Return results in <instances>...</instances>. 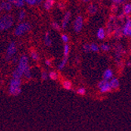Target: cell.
<instances>
[{
	"instance_id": "3957f363",
	"label": "cell",
	"mask_w": 131,
	"mask_h": 131,
	"mask_svg": "<svg viewBox=\"0 0 131 131\" xmlns=\"http://www.w3.org/2000/svg\"><path fill=\"white\" fill-rule=\"evenodd\" d=\"M13 24V19L10 15H5L0 18V31L8 30Z\"/></svg>"
},
{
	"instance_id": "d4e9b609",
	"label": "cell",
	"mask_w": 131,
	"mask_h": 131,
	"mask_svg": "<svg viewBox=\"0 0 131 131\" xmlns=\"http://www.w3.org/2000/svg\"><path fill=\"white\" fill-rule=\"evenodd\" d=\"M114 35L115 37H116L117 38H119L122 36V29L120 27L116 28L114 30Z\"/></svg>"
},
{
	"instance_id": "2e32d148",
	"label": "cell",
	"mask_w": 131,
	"mask_h": 131,
	"mask_svg": "<svg viewBox=\"0 0 131 131\" xmlns=\"http://www.w3.org/2000/svg\"><path fill=\"white\" fill-rule=\"evenodd\" d=\"M105 35H106L105 31H104V30L103 28H99V29H98V30L97 32V37L98 39H99V40H103L105 38Z\"/></svg>"
},
{
	"instance_id": "d590c367",
	"label": "cell",
	"mask_w": 131,
	"mask_h": 131,
	"mask_svg": "<svg viewBox=\"0 0 131 131\" xmlns=\"http://www.w3.org/2000/svg\"><path fill=\"white\" fill-rule=\"evenodd\" d=\"M123 1H124V0H113V3H116V4H120V3H122Z\"/></svg>"
},
{
	"instance_id": "ac0fdd59",
	"label": "cell",
	"mask_w": 131,
	"mask_h": 131,
	"mask_svg": "<svg viewBox=\"0 0 131 131\" xmlns=\"http://www.w3.org/2000/svg\"><path fill=\"white\" fill-rule=\"evenodd\" d=\"M44 43L46 46H50L52 45V40L50 38V35H49V33H46L45 35V38H44Z\"/></svg>"
},
{
	"instance_id": "603a6c76",
	"label": "cell",
	"mask_w": 131,
	"mask_h": 131,
	"mask_svg": "<svg viewBox=\"0 0 131 131\" xmlns=\"http://www.w3.org/2000/svg\"><path fill=\"white\" fill-rule=\"evenodd\" d=\"M23 76H24L26 79H28V80H29V79L31 78V70H30V67H29L24 70Z\"/></svg>"
},
{
	"instance_id": "7a4b0ae2",
	"label": "cell",
	"mask_w": 131,
	"mask_h": 131,
	"mask_svg": "<svg viewBox=\"0 0 131 131\" xmlns=\"http://www.w3.org/2000/svg\"><path fill=\"white\" fill-rule=\"evenodd\" d=\"M8 92L12 96H18L21 94V78L12 77L10 82Z\"/></svg>"
},
{
	"instance_id": "d6986e66",
	"label": "cell",
	"mask_w": 131,
	"mask_h": 131,
	"mask_svg": "<svg viewBox=\"0 0 131 131\" xmlns=\"http://www.w3.org/2000/svg\"><path fill=\"white\" fill-rule=\"evenodd\" d=\"M70 54V45L68 44H65L64 46V57H68Z\"/></svg>"
},
{
	"instance_id": "8d00e7d4",
	"label": "cell",
	"mask_w": 131,
	"mask_h": 131,
	"mask_svg": "<svg viewBox=\"0 0 131 131\" xmlns=\"http://www.w3.org/2000/svg\"><path fill=\"white\" fill-rule=\"evenodd\" d=\"M42 0H36V4L39 5V4L42 3Z\"/></svg>"
},
{
	"instance_id": "4dcf8cb0",
	"label": "cell",
	"mask_w": 131,
	"mask_h": 131,
	"mask_svg": "<svg viewBox=\"0 0 131 131\" xmlns=\"http://www.w3.org/2000/svg\"><path fill=\"white\" fill-rule=\"evenodd\" d=\"M51 25H52V27H53L54 30H60V26L58 24V23H57V22H53Z\"/></svg>"
},
{
	"instance_id": "ffe728a7",
	"label": "cell",
	"mask_w": 131,
	"mask_h": 131,
	"mask_svg": "<svg viewBox=\"0 0 131 131\" xmlns=\"http://www.w3.org/2000/svg\"><path fill=\"white\" fill-rule=\"evenodd\" d=\"M48 77H50L53 80H57L59 76H58V73L56 71H50V73H48Z\"/></svg>"
},
{
	"instance_id": "277c9868",
	"label": "cell",
	"mask_w": 131,
	"mask_h": 131,
	"mask_svg": "<svg viewBox=\"0 0 131 131\" xmlns=\"http://www.w3.org/2000/svg\"><path fill=\"white\" fill-rule=\"evenodd\" d=\"M31 28V26L28 23H21L15 29V35L17 36H21L26 32H28Z\"/></svg>"
},
{
	"instance_id": "d6a6232c",
	"label": "cell",
	"mask_w": 131,
	"mask_h": 131,
	"mask_svg": "<svg viewBox=\"0 0 131 131\" xmlns=\"http://www.w3.org/2000/svg\"><path fill=\"white\" fill-rule=\"evenodd\" d=\"M41 78L42 80H46L48 78V73L46 71H42V75H41Z\"/></svg>"
},
{
	"instance_id": "f546056e",
	"label": "cell",
	"mask_w": 131,
	"mask_h": 131,
	"mask_svg": "<svg viewBox=\"0 0 131 131\" xmlns=\"http://www.w3.org/2000/svg\"><path fill=\"white\" fill-rule=\"evenodd\" d=\"M61 39L63 41V42L64 44H68V42L69 41V38H68V36L67 35H61Z\"/></svg>"
},
{
	"instance_id": "e0dca14e",
	"label": "cell",
	"mask_w": 131,
	"mask_h": 131,
	"mask_svg": "<svg viewBox=\"0 0 131 131\" xmlns=\"http://www.w3.org/2000/svg\"><path fill=\"white\" fill-rule=\"evenodd\" d=\"M68 57H64L63 58V59L61 60V62L58 65V70H62L64 68V67L66 66V64L68 62Z\"/></svg>"
},
{
	"instance_id": "52a82bcc",
	"label": "cell",
	"mask_w": 131,
	"mask_h": 131,
	"mask_svg": "<svg viewBox=\"0 0 131 131\" xmlns=\"http://www.w3.org/2000/svg\"><path fill=\"white\" fill-rule=\"evenodd\" d=\"M83 19L82 16H78V17L75 19V22H74V30L75 32H79L81 31L82 28H83Z\"/></svg>"
},
{
	"instance_id": "ba28073f",
	"label": "cell",
	"mask_w": 131,
	"mask_h": 131,
	"mask_svg": "<svg viewBox=\"0 0 131 131\" xmlns=\"http://www.w3.org/2000/svg\"><path fill=\"white\" fill-rule=\"evenodd\" d=\"M122 35H123L124 36H128L129 37L131 35V20L130 19H129L126 23L125 24V25L123 26V29H122Z\"/></svg>"
},
{
	"instance_id": "cb8c5ba5",
	"label": "cell",
	"mask_w": 131,
	"mask_h": 131,
	"mask_svg": "<svg viewBox=\"0 0 131 131\" xmlns=\"http://www.w3.org/2000/svg\"><path fill=\"white\" fill-rule=\"evenodd\" d=\"M76 93H77L78 95L83 96V95H85V94H86V88H83V87H80V88H78L77 89Z\"/></svg>"
},
{
	"instance_id": "5b68a950",
	"label": "cell",
	"mask_w": 131,
	"mask_h": 131,
	"mask_svg": "<svg viewBox=\"0 0 131 131\" xmlns=\"http://www.w3.org/2000/svg\"><path fill=\"white\" fill-rule=\"evenodd\" d=\"M97 88H99L100 92L101 94L111 92L112 90L110 84H109V82L108 80H102L101 81H100L99 83L97 84Z\"/></svg>"
},
{
	"instance_id": "30bf717a",
	"label": "cell",
	"mask_w": 131,
	"mask_h": 131,
	"mask_svg": "<svg viewBox=\"0 0 131 131\" xmlns=\"http://www.w3.org/2000/svg\"><path fill=\"white\" fill-rule=\"evenodd\" d=\"M62 88L67 91H71L72 89V83L69 80H63L61 81Z\"/></svg>"
},
{
	"instance_id": "60d3db41",
	"label": "cell",
	"mask_w": 131,
	"mask_h": 131,
	"mask_svg": "<svg viewBox=\"0 0 131 131\" xmlns=\"http://www.w3.org/2000/svg\"><path fill=\"white\" fill-rule=\"evenodd\" d=\"M1 10H2V9H1V8H0V11H1Z\"/></svg>"
},
{
	"instance_id": "ab89813d",
	"label": "cell",
	"mask_w": 131,
	"mask_h": 131,
	"mask_svg": "<svg viewBox=\"0 0 131 131\" xmlns=\"http://www.w3.org/2000/svg\"><path fill=\"white\" fill-rule=\"evenodd\" d=\"M84 2H87V1H89V0H83Z\"/></svg>"
},
{
	"instance_id": "e575fe53",
	"label": "cell",
	"mask_w": 131,
	"mask_h": 131,
	"mask_svg": "<svg viewBox=\"0 0 131 131\" xmlns=\"http://www.w3.org/2000/svg\"><path fill=\"white\" fill-rule=\"evenodd\" d=\"M45 63H46V66H48V67H51V66H52V62H51V61L50 59H46L45 61Z\"/></svg>"
},
{
	"instance_id": "f1b7e54d",
	"label": "cell",
	"mask_w": 131,
	"mask_h": 131,
	"mask_svg": "<svg viewBox=\"0 0 131 131\" xmlns=\"http://www.w3.org/2000/svg\"><path fill=\"white\" fill-rule=\"evenodd\" d=\"M25 16H26V13H25V12L24 11H21L20 13H19V16H18V19H19V20H23L24 18H25Z\"/></svg>"
},
{
	"instance_id": "9c48e42d",
	"label": "cell",
	"mask_w": 131,
	"mask_h": 131,
	"mask_svg": "<svg viewBox=\"0 0 131 131\" xmlns=\"http://www.w3.org/2000/svg\"><path fill=\"white\" fill-rule=\"evenodd\" d=\"M108 82H109V84H110V86H111V88L112 90H116L120 86L119 80L116 77H112Z\"/></svg>"
},
{
	"instance_id": "74e56055",
	"label": "cell",
	"mask_w": 131,
	"mask_h": 131,
	"mask_svg": "<svg viewBox=\"0 0 131 131\" xmlns=\"http://www.w3.org/2000/svg\"><path fill=\"white\" fill-rule=\"evenodd\" d=\"M59 7H60V9H63V8H64V5L63 3H60V4H59Z\"/></svg>"
},
{
	"instance_id": "4316f807",
	"label": "cell",
	"mask_w": 131,
	"mask_h": 131,
	"mask_svg": "<svg viewBox=\"0 0 131 131\" xmlns=\"http://www.w3.org/2000/svg\"><path fill=\"white\" fill-rule=\"evenodd\" d=\"M88 12H89V13H90V14H94V13L97 12V7H96V6H94V5H90V6L88 7Z\"/></svg>"
},
{
	"instance_id": "8992f818",
	"label": "cell",
	"mask_w": 131,
	"mask_h": 131,
	"mask_svg": "<svg viewBox=\"0 0 131 131\" xmlns=\"http://www.w3.org/2000/svg\"><path fill=\"white\" fill-rule=\"evenodd\" d=\"M16 52H17V46H16V44L15 42H11L6 50V60L10 61L13 57V56H15Z\"/></svg>"
},
{
	"instance_id": "7402d4cb",
	"label": "cell",
	"mask_w": 131,
	"mask_h": 131,
	"mask_svg": "<svg viewBox=\"0 0 131 131\" xmlns=\"http://www.w3.org/2000/svg\"><path fill=\"white\" fill-rule=\"evenodd\" d=\"M131 12V5L129 3L125 5V6L123 7V14L127 16V15H129Z\"/></svg>"
},
{
	"instance_id": "484cf974",
	"label": "cell",
	"mask_w": 131,
	"mask_h": 131,
	"mask_svg": "<svg viewBox=\"0 0 131 131\" xmlns=\"http://www.w3.org/2000/svg\"><path fill=\"white\" fill-rule=\"evenodd\" d=\"M90 51L92 52H98L99 51V47H98L97 45H96L95 43H92L91 45H90Z\"/></svg>"
},
{
	"instance_id": "4fadbf2b",
	"label": "cell",
	"mask_w": 131,
	"mask_h": 131,
	"mask_svg": "<svg viewBox=\"0 0 131 131\" xmlns=\"http://www.w3.org/2000/svg\"><path fill=\"white\" fill-rule=\"evenodd\" d=\"M0 8L2 10L5 11H10L12 9V4L7 2H2L1 5H0Z\"/></svg>"
},
{
	"instance_id": "6da1fadb",
	"label": "cell",
	"mask_w": 131,
	"mask_h": 131,
	"mask_svg": "<svg viewBox=\"0 0 131 131\" xmlns=\"http://www.w3.org/2000/svg\"><path fill=\"white\" fill-rule=\"evenodd\" d=\"M28 67V59L25 55H23L19 59L17 69L13 72L12 77L14 78H21L23 77L24 70Z\"/></svg>"
},
{
	"instance_id": "83f0119b",
	"label": "cell",
	"mask_w": 131,
	"mask_h": 131,
	"mask_svg": "<svg viewBox=\"0 0 131 131\" xmlns=\"http://www.w3.org/2000/svg\"><path fill=\"white\" fill-rule=\"evenodd\" d=\"M101 48L102 49L104 52H108L111 49V47H110V45H108V44L105 43V44H102L101 45Z\"/></svg>"
},
{
	"instance_id": "5bb4252c",
	"label": "cell",
	"mask_w": 131,
	"mask_h": 131,
	"mask_svg": "<svg viewBox=\"0 0 131 131\" xmlns=\"http://www.w3.org/2000/svg\"><path fill=\"white\" fill-rule=\"evenodd\" d=\"M8 2L11 4H13L18 8H21V7L24 6V0H8Z\"/></svg>"
},
{
	"instance_id": "8fae6325",
	"label": "cell",
	"mask_w": 131,
	"mask_h": 131,
	"mask_svg": "<svg viewBox=\"0 0 131 131\" xmlns=\"http://www.w3.org/2000/svg\"><path fill=\"white\" fill-rule=\"evenodd\" d=\"M112 77H114V73L111 69H107L103 73V80L109 81Z\"/></svg>"
},
{
	"instance_id": "7c38bea8",
	"label": "cell",
	"mask_w": 131,
	"mask_h": 131,
	"mask_svg": "<svg viewBox=\"0 0 131 131\" xmlns=\"http://www.w3.org/2000/svg\"><path fill=\"white\" fill-rule=\"evenodd\" d=\"M71 19V13L70 12H67L66 13L64 14V18H63V21H62V28H66L69 20Z\"/></svg>"
},
{
	"instance_id": "9a60e30c",
	"label": "cell",
	"mask_w": 131,
	"mask_h": 131,
	"mask_svg": "<svg viewBox=\"0 0 131 131\" xmlns=\"http://www.w3.org/2000/svg\"><path fill=\"white\" fill-rule=\"evenodd\" d=\"M54 4V0H46L44 3V8L46 10H50Z\"/></svg>"
},
{
	"instance_id": "1f68e13d",
	"label": "cell",
	"mask_w": 131,
	"mask_h": 131,
	"mask_svg": "<svg viewBox=\"0 0 131 131\" xmlns=\"http://www.w3.org/2000/svg\"><path fill=\"white\" fill-rule=\"evenodd\" d=\"M24 2L28 3V5H31V6H33L36 3V0H24Z\"/></svg>"
},
{
	"instance_id": "44dd1931",
	"label": "cell",
	"mask_w": 131,
	"mask_h": 131,
	"mask_svg": "<svg viewBox=\"0 0 131 131\" xmlns=\"http://www.w3.org/2000/svg\"><path fill=\"white\" fill-rule=\"evenodd\" d=\"M30 56L31 57V59L35 60V61H38L39 59V55L38 54V52L35 50H31L30 52Z\"/></svg>"
},
{
	"instance_id": "f35d334b",
	"label": "cell",
	"mask_w": 131,
	"mask_h": 131,
	"mask_svg": "<svg viewBox=\"0 0 131 131\" xmlns=\"http://www.w3.org/2000/svg\"><path fill=\"white\" fill-rule=\"evenodd\" d=\"M126 65H127L128 67H130V61H128V62H126Z\"/></svg>"
},
{
	"instance_id": "836d02e7",
	"label": "cell",
	"mask_w": 131,
	"mask_h": 131,
	"mask_svg": "<svg viewBox=\"0 0 131 131\" xmlns=\"http://www.w3.org/2000/svg\"><path fill=\"white\" fill-rule=\"evenodd\" d=\"M83 50L86 52H89L90 51V45L89 44H85L83 45Z\"/></svg>"
}]
</instances>
